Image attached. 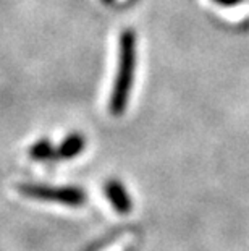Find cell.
<instances>
[{
    "instance_id": "6da1fadb",
    "label": "cell",
    "mask_w": 249,
    "mask_h": 251,
    "mask_svg": "<svg viewBox=\"0 0 249 251\" xmlns=\"http://www.w3.org/2000/svg\"><path fill=\"white\" fill-rule=\"evenodd\" d=\"M136 70V34L131 29H126L120 36L118 42V67L113 81V89L110 94V112L118 117L128 105L130 93L133 88Z\"/></svg>"
},
{
    "instance_id": "7a4b0ae2",
    "label": "cell",
    "mask_w": 249,
    "mask_h": 251,
    "mask_svg": "<svg viewBox=\"0 0 249 251\" xmlns=\"http://www.w3.org/2000/svg\"><path fill=\"white\" fill-rule=\"evenodd\" d=\"M18 193L29 200L45 201V202H58L70 207H81L86 202L88 196L84 190L78 186H52L41 183H21L18 186Z\"/></svg>"
},
{
    "instance_id": "3957f363",
    "label": "cell",
    "mask_w": 249,
    "mask_h": 251,
    "mask_svg": "<svg viewBox=\"0 0 249 251\" xmlns=\"http://www.w3.org/2000/svg\"><path fill=\"white\" fill-rule=\"evenodd\" d=\"M104 195L110 201L112 207L120 212V214H128L133 209V202H131L130 195L126 193V188L123 183H120L118 180H109L104 185Z\"/></svg>"
},
{
    "instance_id": "277c9868",
    "label": "cell",
    "mask_w": 249,
    "mask_h": 251,
    "mask_svg": "<svg viewBox=\"0 0 249 251\" xmlns=\"http://www.w3.org/2000/svg\"><path fill=\"white\" fill-rule=\"evenodd\" d=\"M86 148V140L79 133H71L63 138V141L55 149V159H73L83 152Z\"/></svg>"
},
{
    "instance_id": "5b68a950",
    "label": "cell",
    "mask_w": 249,
    "mask_h": 251,
    "mask_svg": "<svg viewBox=\"0 0 249 251\" xmlns=\"http://www.w3.org/2000/svg\"><path fill=\"white\" fill-rule=\"evenodd\" d=\"M29 157L33 159V161H38V162H42V161H50V159L55 157V149L52 146V143L47 140V138H41L39 141H36L33 146L29 148Z\"/></svg>"
},
{
    "instance_id": "8992f818",
    "label": "cell",
    "mask_w": 249,
    "mask_h": 251,
    "mask_svg": "<svg viewBox=\"0 0 249 251\" xmlns=\"http://www.w3.org/2000/svg\"><path fill=\"white\" fill-rule=\"evenodd\" d=\"M102 2H104L105 5H110V3H112V2H113V0H102Z\"/></svg>"
}]
</instances>
